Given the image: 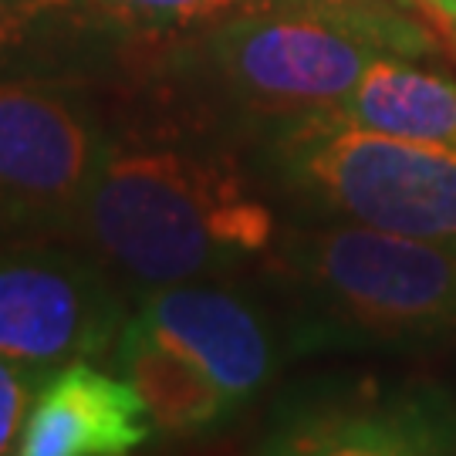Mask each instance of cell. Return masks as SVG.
Returning <instances> with one entry per match:
<instances>
[{
    "instance_id": "13",
    "label": "cell",
    "mask_w": 456,
    "mask_h": 456,
    "mask_svg": "<svg viewBox=\"0 0 456 456\" xmlns=\"http://www.w3.org/2000/svg\"><path fill=\"white\" fill-rule=\"evenodd\" d=\"M129 41H186L281 0H92Z\"/></svg>"
},
{
    "instance_id": "14",
    "label": "cell",
    "mask_w": 456,
    "mask_h": 456,
    "mask_svg": "<svg viewBox=\"0 0 456 456\" xmlns=\"http://www.w3.org/2000/svg\"><path fill=\"white\" fill-rule=\"evenodd\" d=\"M51 372L0 355V453H17V443L34 406V395Z\"/></svg>"
},
{
    "instance_id": "4",
    "label": "cell",
    "mask_w": 456,
    "mask_h": 456,
    "mask_svg": "<svg viewBox=\"0 0 456 456\" xmlns=\"http://www.w3.org/2000/svg\"><path fill=\"white\" fill-rule=\"evenodd\" d=\"M264 166L288 196L342 224L456 247V152L379 132L342 115L267 122Z\"/></svg>"
},
{
    "instance_id": "5",
    "label": "cell",
    "mask_w": 456,
    "mask_h": 456,
    "mask_svg": "<svg viewBox=\"0 0 456 456\" xmlns=\"http://www.w3.org/2000/svg\"><path fill=\"white\" fill-rule=\"evenodd\" d=\"M95 82L0 85V230L58 237L82 224L115 139Z\"/></svg>"
},
{
    "instance_id": "6",
    "label": "cell",
    "mask_w": 456,
    "mask_h": 456,
    "mask_svg": "<svg viewBox=\"0 0 456 456\" xmlns=\"http://www.w3.org/2000/svg\"><path fill=\"white\" fill-rule=\"evenodd\" d=\"M129 322L115 277L95 254L28 240L0 247V355L54 372L112 355Z\"/></svg>"
},
{
    "instance_id": "11",
    "label": "cell",
    "mask_w": 456,
    "mask_h": 456,
    "mask_svg": "<svg viewBox=\"0 0 456 456\" xmlns=\"http://www.w3.org/2000/svg\"><path fill=\"white\" fill-rule=\"evenodd\" d=\"M112 369L142 395L159 433L193 436L220 426L237 403L200 362L132 314L112 348Z\"/></svg>"
},
{
    "instance_id": "7",
    "label": "cell",
    "mask_w": 456,
    "mask_h": 456,
    "mask_svg": "<svg viewBox=\"0 0 456 456\" xmlns=\"http://www.w3.org/2000/svg\"><path fill=\"white\" fill-rule=\"evenodd\" d=\"M456 446L450 406L423 386L355 382L305 395L277 416L267 453L419 456Z\"/></svg>"
},
{
    "instance_id": "8",
    "label": "cell",
    "mask_w": 456,
    "mask_h": 456,
    "mask_svg": "<svg viewBox=\"0 0 456 456\" xmlns=\"http://www.w3.org/2000/svg\"><path fill=\"white\" fill-rule=\"evenodd\" d=\"M135 314L200 362L237 406L257 395L277 369L274 335L261 311L230 288L200 281L152 288L139 294Z\"/></svg>"
},
{
    "instance_id": "3",
    "label": "cell",
    "mask_w": 456,
    "mask_h": 456,
    "mask_svg": "<svg viewBox=\"0 0 456 456\" xmlns=\"http://www.w3.org/2000/svg\"><path fill=\"white\" fill-rule=\"evenodd\" d=\"M277 254L308 348L416 345L456 331V247L335 220L291 230Z\"/></svg>"
},
{
    "instance_id": "12",
    "label": "cell",
    "mask_w": 456,
    "mask_h": 456,
    "mask_svg": "<svg viewBox=\"0 0 456 456\" xmlns=\"http://www.w3.org/2000/svg\"><path fill=\"white\" fill-rule=\"evenodd\" d=\"M328 112L456 152V82L419 68L412 58H379Z\"/></svg>"
},
{
    "instance_id": "16",
    "label": "cell",
    "mask_w": 456,
    "mask_h": 456,
    "mask_svg": "<svg viewBox=\"0 0 456 456\" xmlns=\"http://www.w3.org/2000/svg\"><path fill=\"white\" fill-rule=\"evenodd\" d=\"M453 34H456V28H453Z\"/></svg>"
},
{
    "instance_id": "9",
    "label": "cell",
    "mask_w": 456,
    "mask_h": 456,
    "mask_svg": "<svg viewBox=\"0 0 456 456\" xmlns=\"http://www.w3.org/2000/svg\"><path fill=\"white\" fill-rule=\"evenodd\" d=\"M129 45L92 0H0V85H102L126 71Z\"/></svg>"
},
{
    "instance_id": "10",
    "label": "cell",
    "mask_w": 456,
    "mask_h": 456,
    "mask_svg": "<svg viewBox=\"0 0 456 456\" xmlns=\"http://www.w3.org/2000/svg\"><path fill=\"white\" fill-rule=\"evenodd\" d=\"M142 395L118 372L68 362L34 395L17 443L20 456H118L152 436Z\"/></svg>"
},
{
    "instance_id": "15",
    "label": "cell",
    "mask_w": 456,
    "mask_h": 456,
    "mask_svg": "<svg viewBox=\"0 0 456 456\" xmlns=\"http://www.w3.org/2000/svg\"><path fill=\"white\" fill-rule=\"evenodd\" d=\"M423 4L426 7H433L450 28H456V0H423Z\"/></svg>"
},
{
    "instance_id": "2",
    "label": "cell",
    "mask_w": 456,
    "mask_h": 456,
    "mask_svg": "<svg viewBox=\"0 0 456 456\" xmlns=\"http://www.w3.org/2000/svg\"><path fill=\"white\" fill-rule=\"evenodd\" d=\"M433 48L423 24L372 0H281L173 41L166 65L274 122L342 102L379 58L419 61Z\"/></svg>"
},
{
    "instance_id": "1",
    "label": "cell",
    "mask_w": 456,
    "mask_h": 456,
    "mask_svg": "<svg viewBox=\"0 0 456 456\" xmlns=\"http://www.w3.org/2000/svg\"><path fill=\"white\" fill-rule=\"evenodd\" d=\"M75 233L112 277L146 294L261 257L277 220L227 149L115 129Z\"/></svg>"
}]
</instances>
